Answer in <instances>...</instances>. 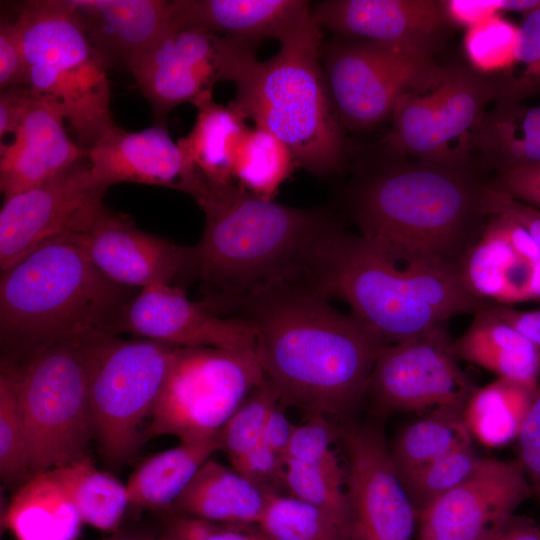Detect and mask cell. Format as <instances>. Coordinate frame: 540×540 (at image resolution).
Returning a JSON list of instances; mask_svg holds the SVG:
<instances>
[{
    "instance_id": "32",
    "label": "cell",
    "mask_w": 540,
    "mask_h": 540,
    "mask_svg": "<svg viewBox=\"0 0 540 540\" xmlns=\"http://www.w3.org/2000/svg\"><path fill=\"white\" fill-rule=\"evenodd\" d=\"M536 388L502 378L476 388L464 410L472 437L488 447H500L516 439Z\"/></svg>"
},
{
    "instance_id": "24",
    "label": "cell",
    "mask_w": 540,
    "mask_h": 540,
    "mask_svg": "<svg viewBox=\"0 0 540 540\" xmlns=\"http://www.w3.org/2000/svg\"><path fill=\"white\" fill-rule=\"evenodd\" d=\"M109 68L125 65L170 33L172 1L69 0Z\"/></svg>"
},
{
    "instance_id": "3",
    "label": "cell",
    "mask_w": 540,
    "mask_h": 540,
    "mask_svg": "<svg viewBox=\"0 0 540 540\" xmlns=\"http://www.w3.org/2000/svg\"><path fill=\"white\" fill-rule=\"evenodd\" d=\"M191 197L204 212L205 227L191 246L190 277L213 289L203 304L214 313L303 280L320 242L338 226L324 210L282 205L235 184L201 178Z\"/></svg>"
},
{
    "instance_id": "13",
    "label": "cell",
    "mask_w": 540,
    "mask_h": 540,
    "mask_svg": "<svg viewBox=\"0 0 540 540\" xmlns=\"http://www.w3.org/2000/svg\"><path fill=\"white\" fill-rule=\"evenodd\" d=\"M257 45L198 28L174 29L132 56L126 67L155 116L164 121L176 106L193 103L216 83H233L256 59Z\"/></svg>"
},
{
    "instance_id": "54",
    "label": "cell",
    "mask_w": 540,
    "mask_h": 540,
    "mask_svg": "<svg viewBox=\"0 0 540 540\" xmlns=\"http://www.w3.org/2000/svg\"><path fill=\"white\" fill-rule=\"evenodd\" d=\"M104 540H151V539H144V538L133 537V536H128V535H115Z\"/></svg>"
},
{
    "instance_id": "34",
    "label": "cell",
    "mask_w": 540,
    "mask_h": 540,
    "mask_svg": "<svg viewBox=\"0 0 540 540\" xmlns=\"http://www.w3.org/2000/svg\"><path fill=\"white\" fill-rule=\"evenodd\" d=\"M297 163L291 151L270 132L254 126L241 139L233 164L237 185L252 195L274 200Z\"/></svg>"
},
{
    "instance_id": "44",
    "label": "cell",
    "mask_w": 540,
    "mask_h": 540,
    "mask_svg": "<svg viewBox=\"0 0 540 540\" xmlns=\"http://www.w3.org/2000/svg\"><path fill=\"white\" fill-rule=\"evenodd\" d=\"M250 526H224L177 515L170 519V538L174 540H273Z\"/></svg>"
},
{
    "instance_id": "19",
    "label": "cell",
    "mask_w": 540,
    "mask_h": 540,
    "mask_svg": "<svg viewBox=\"0 0 540 540\" xmlns=\"http://www.w3.org/2000/svg\"><path fill=\"white\" fill-rule=\"evenodd\" d=\"M83 236L94 266L119 285L141 290L190 277L191 246L144 232L105 205Z\"/></svg>"
},
{
    "instance_id": "52",
    "label": "cell",
    "mask_w": 540,
    "mask_h": 540,
    "mask_svg": "<svg viewBox=\"0 0 540 540\" xmlns=\"http://www.w3.org/2000/svg\"><path fill=\"white\" fill-rule=\"evenodd\" d=\"M478 540H540V522L513 514Z\"/></svg>"
},
{
    "instance_id": "14",
    "label": "cell",
    "mask_w": 540,
    "mask_h": 540,
    "mask_svg": "<svg viewBox=\"0 0 540 540\" xmlns=\"http://www.w3.org/2000/svg\"><path fill=\"white\" fill-rule=\"evenodd\" d=\"M448 322L386 345L371 372L365 399L379 414L455 410L464 413L476 389L461 369Z\"/></svg>"
},
{
    "instance_id": "21",
    "label": "cell",
    "mask_w": 540,
    "mask_h": 540,
    "mask_svg": "<svg viewBox=\"0 0 540 540\" xmlns=\"http://www.w3.org/2000/svg\"><path fill=\"white\" fill-rule=\"evenodd\" d=\"M87 162L105 189L132 182L190 194L198 178L162 125L141 131L116 126L88 149Z\"/></svg>"
},
{
    "instance_id": "7",
    "label": "cell",
    "mask_w": 540,
    "mask_h": 540,
    "mask_svg": "<svg viewBox=\"0 0 540 540\" xmlns=\"http://www.w3.org/2000/svg\"><path fill=\"white\" fill-rule=\"evenodd\" d=\"M26 61V86L52 104L92 147L114 129L108 65L69 0L22 2L14 19Z\"/></svg>"
},
{
    "instance_id": "29",
    "label": "cell",
    "mask_w": 540,
    "mask_h": 540,
    "mask_svg": "<svg viewBox=\"0 0 540 540\" xmlns=\"http://www.w3.org/2000/svg\"><path fill=\"white\" fill-rule=\"evenodd\" d=\"M474 152L497 174L540 163V105L493 103L475 134Z\"/></svg>"
},
{
    "instance_id": "41",
    "label": "cell",
    "mask_w": 540,
    "mask_h": 540,
    "mask_svg": "<svg viewBox=\"0 0 540 540\" xmlns=\"http://www.w3.org/2000/svg\"><path fill=\"white\" fill-rule=\"evenodd\" d=\"M279 402L276 391L265 379L234 412L220 431L221 450L230 462L262 442L267 417Z\"/></svg>"
},
{
    "instance_id": "28",
    "label": "cell",
    "mask_w": 540,
    "mask_h": 540,
    "mask_svg": "<svg viewBox=\"0 0 540 540\" xmlns=\"http://www.w3.org/2000/svg\"><path fill=\"white\" fill-rule=\"evenodd\" d=\"M16 540H77L83 523L53 470L21 484L3 517Z\"/></svg>"
},
{
    "instance_id": "39",
    "label": "cell",
    "mask_w": 540,
    "mask_h": 540,
    "mask_svg": "<svg viewBox=\"0 0 540 540\" xmlns=\"http://www.w3.org/2000/svg\"><path fill=\"white\" fill-rule=\"evenodd\" d=\"M495 77V102H524L540 97V7L522 17L515 62Z\"/></svg>"
},
{
    "instance_id": "26",
    "label": "cell",
    "mask_w": 540,
    "mask_h": 540,
    "mask_svg": "<svg viewBox=\"0 0 540 540\" xmlns=\"http://www.w3.org/2000/svg\"><path fill=\"white\" fill-rule=\"evenodd\" d=\"M266 493L219 462L208 459L172 508L188 516L224 526L256 525Z\"/></svg>"
},
{
    "instance_id": "15",
    "label": "cell",
    "mask_w": 540,
    "mask_h": 540,
    "mask_svg": "<svg viewBox=\"0 0 540 540\" xmlns=\"http://www.w3.org/2000/svg\"><path fill=\"white\" fill-rule=\"evenodd\" d=\"M348 463L350 540H411L417 515L379 426H338Z\"/></svg>"
},
{
    "instance_id": "18",
    "label": "cell",
    "mask_w": 540,
    "mask_h": 540,
    "mask_svg": "<svg viewBox=\"0 0 540 540\" xmlns=\"http://www.w3.org/2000/svg\"><path fill=\"white\" fill-rule=\"evenodd\" d=\"M121 333L178 347L255 348L254 332L245 321L215 314L177 285L141 289L122 312L117 335Z\"/></svg>"
},
{
    "instance_id": "12",
    "label": "cell",
    "mask_w": 540,
    "mask_h": 540,
    "mask_svg": "<svg viewBox=\"0 0 540 540\" xmlns=\"http://www.w3.org/2000/svg\"><path fill=\"white\" fill-rule=\"evenodd\" d=\"M323 60L333 110L341 126L352 131L390 118L402 96L433 87L445 72L421 50L347 38L330 45Z\"/></svg>"
},
{
    "instance_id": "47",
    "label": "cell",
    "mask_w": 540,
    "mask_h": 540,
    "mask_svg": "<svg viewBox=\"0 0 540 540\" xmlns=\"http://www.w3.org/2000/svg\"><path fill=\"white\" fill-rule=\"evenodd\" d=\"M493 183L510 197L540 209V163L500 172Z\"/></svg>"
},
{
    "instance_id": "49",
    "label": "cell",
    "mask_w": 540,
    "mask_h": 540,
    "mask_svg": "<svg viewBox=\"0 0 540 540\" xmlns=\"http://www.w3.org/2000/svg\"><path fill=\"white\" fill-rule=\"evenodd\" d=\"M490 208L493 214H505L518 222L540 247V209L518 201L494 184L490 191Z\"/></svg>"
},
{
    "instance_id": "22",
    "label": "cell",
    "mask_w": 540,
    "mask_h": 540,
    "mask_svg": "<svg viewBox=\"0 0 540 540\" xmlns=\"http://www.w3.org/2000/svg\"><path fill=\"white\" fill-rule=\"evenodd\" d=\"M60 112L35 100L10 143H1L0 190L4 199L41 185L87 158L72 141Z\"/></svg>"
},
{
    "instance_id": "1",
    "label": "cell",
    "mask_w": 540,
    "mask_h": 540,
    "mask_svg": "<svg viewBox=\"0 0 540 540\" xmlns=\"http://www.w3.org/2000/svg\"><path fill=\"white\" fill-rule=\"evenodd\" d=\"M329 299L302 280L233 302L218 314L229 313L252 328L265 379L282 405L348 423L388 344Z\"/></svg>"
},
{
    "instance_id": "50",
    "label": "cell",
    "mask_w": 540,
    "mask_h": 540,
    "mask_svg": "<svg viewBox=\"0 0 540 540\" xmlns=\"http://www.w3.org/2000/svg\"><path fill=\"white\" fill-rule=\"evenodd\" d=\"M35 96L27 86H16L0 93V138L14 135L30 110Z\"/></svg>"
},
{
    "instance_id": "17",
    "label": "cell",
    "mask_w": 540,
    "mask_h": 540,
    "mask_svg": "<svg viewBox=\"0 0 540 540\" xmlns=\"http://www.w3.org/2000/svg\"><path fill=\"white\" fill-rule=\"evenodd\" d=\"M531 496L518 461L481 459L465 480L417 515L416 540H478Z\"/></svg>"
},
{
    "instance_id": "31",
    "label": "cell",
    "mask_w": 540,
    "mask_h": 540,
    "mask_svg": "<svg viewBox=\"0 0 540 540\" xmlns=\"http://www.w3.org/2000/svg\"><path fill=\"white\" fill-rule=\"evenodd\" d=\"M472 435L464 413L436 410L404 425L389 445L391 458L402 483L444 455L469 444Z\"/></svg>"
},
{
    "instance_id": "9",
    "label": "cell",
    "mask_w": 540,
    "mask_h": 540,
    "mask_svg": "<svg viewBox=\"0 0 540 540\" xmlns=\"http://www.w3.org/2000/svg\"><path fill=\"white\" fill-rule=\"evenodd\" d=\"M87 334L56 342L16 367L31 476L85 456L93 436Z\"/></svg>"
},
{
    "instance_id": "23",
    "label": "cell",
    "mask_w": 540,
    "mask_h": 540,
    "mask_svg": "<svg viewBox=\"0 0 540 540\" xmlns=\"http://www.w3.org/2000/svg\"><path fill=\"white\" fill-rule=\"evenodd\" d=\"M174 29L198 28L259 43L283 42L318 25L303 0H174Z\"/></svg>"
},
{
    "instance_id": "43",
    "label": "cell",
    "mask_w": 540,
    "mask_h": 540,
    "mask_svg": "<svg viewBox=\"0 0 540 540\" xmlns=\"http://www.w3.org/2000/svg\"><path fill=\"white\" fill-rule=\"evenodd\" d=\"M232 469L264 493H279L284 485L285 461L262 440L260 444L231 462Z\"/></svg>"
},
{
    "instance_id": "42",
    "label": "cell",
    "mask_w": 540,
    "mask_h": 540,
    "mask_svg": "<svg viewBox=\"0 0 540 540\" xmlns=\"http://www.w3.org/2000/svg\"><path fill=\"white\" fill-rule=\"evenodd\" d=\"M336 439L338 426L325 416L312 415L307 422L294 426L285 462H305L321 458L332 451V444Z\"/></svg>"
},
{
    "instance_id": "40",
    "label": "cell",
    "mask_w": 540,
    "mask_h": 540,
    "mask_svg": "<svg viewBox=\"0 0 540 540\" xmlns=\"http://www.w3.org/2000/svg\"><path fill=\"white\" fill-rule=\"evenodd\" d=\"M481 459L469 444L431 462L405 480L403 485L416 515L465 480Z\"/></svg>"
},
{
    "instance_id": "55",
    "label": "cell",
    "mask_w": 540,
    "mask_h": 540,
    "mask_svg": "<svg viewBox=\"0 0 540 540\" xmlns=\"http://www.w3.org/2000/svg\"><path fill=\"white\" fill-rule=\"evenodd\" d=\"M164 540H174V539H172V538H170V537H169V538H167V539H164Z\"/></svg>"
},
{
    "instance_id": "37",
    "label": "cell",
    "mask_w": 540,
    "mask_h": 540,
    "mask_svg": "<svg viewBox=\"0 0 540 540\" xmlns=\"http://www.w3.org/2000/svg\"><path fill=\"white\" fill-rule=\"evenodd\" d=\"M0 474L6 484L31 477L17 369L5 363L0 370Z\"/></svg>"
},
{
    "instance_id": "4",
    "label": "cell",
    "mask_w": 540,
    "mask_h": 540,
    "mask_svg": "<svg viewBox=\"0 0 540 540\" xmlns=\"http://www.w3.org/2000/svg\"><path fill=\"white\" fill-rule=\"evenodd\" d=\"M139 291L94 266L83 234L44 241L1 271V363L21 367L46 347L91 332L117 335L122 312Z\"/></svg>"
},
{
    "instance_id": "53",
    "label": "cell",
    "mask_w": 540,
    "mask_h": 540,
    "mask_svg": "<svg viewBox=\"0 0 540 540\" xmlns=\"http://www.w3.org/2000/svg\"><path fill=\"white\" fill-rule=\"evenodd\" d=\"M491 309L540 348V309L517 310L492 302Z\"/></svg>"
},
{
    "instance_id": "48",
    "label": "cell",
    "mask_w": 540,
    "mask_h": 540,
    "mask_svg": "<svg viewBox=\"0 0 540 540\" xmlns=\"http://www.w3.org/2000/svg\"><path fill=\"white\" fill-rule=\"evenodd\" d=\"M443 4L451 24L466 30L506 13V0H443Z\"/></svg>"
},
{
    "instance_id": "8",
    "label": "cell",
    "mask_w": 540,
    "mask_h": 540,
    "mask_svg": "<svg viewBox=\"0 0 540 540\" xmlns=\"http://www.w3.org/2000/svg\"><path fill=\"white\" fill-rule=\"evenodd\" d=\"M179 347L106 332L85 336L93 436L114 465L135 452Z\"/></svg>"
},
{
    "instance_id": "46",
    "label": "cell",
    "mask_w": 540,
    "mask_h": 540,
    "mask_svg": "<svg viewBox=\"0 0 540 540\" xmlns=\"http://www.w3.org/2000/svg\"><path fill=\"white\" fill-rule=\"evenodd\" d=\"M26 61L19 31L14 20L0 24V89L26 86Z\"/></svg>"
},
{
    "instance_id": "5",
    "label": "cell",
    "mask_w": 540,
    "mask_h": 540,
    "mask_svg": "<svg viewBox=\"0 0 540 540\" xmlns=\"http://www.w3.org/2000/svg\"><path fill=\"white\" fill-rule=\"evenodd\" d=\"M473 166L397 160L353 192L361 235L460 264L492 216L490 191Z\"/></svg>"
},
{
    "instance_id": "16",
    "label": "cell",
    "mask_w": 540,
    "mask_h": 540,
    "mask_svg": "<svg viewBox=\"0 0 540 540\" xmlns=\"http://www.w3.org/2000/svg\"><path fill=\"white\" fill-rule=\"evenodd\" d=\"M106 190L86 158L41 185L5 198L0 210L1 271L52 237L85 233L104 206Z\"/></svg>"
},
{
    "instance_id": "27",
    "label": "cell",
    "mask_w": 540,
    "mask_h": 540,
    "mask_svg": "<svg viewBox=\"0 0 540 540\" xmlns=\"http://www.w3.org/2000/svg\"><path fill=\"white\" fill-rule=\"evenodd\" d=\"M192 104L197 110L194 126L177 145L196 174L216 184H234V157L250 128L247 118L231 103H216L212 92Z\"/></svg>"
},
{
    "instance_id": "2",
    "label": "cell",
    "mask_w": 540,
    "mask_h": 540,
    "mask_svg": "<svg viewBox=\"0 0 540 540\" xmlns=\"http://www.w3.org/2000/svg\"><path fill=\"white\" fill-rule=\"evenodd\" d=\"M304 281L329 298L345 300L387 344L420 336L490 302L469 292L460 264L339 226L320 242Z\"/></svg>"
},
{
    "instance_id": "36",
    "label": "cell",
    "mask_w": 540,
    "mask_h": 540,
    "mask_svg": "<svg viewBox=\"0 0 540 540\" xmlns=\"http://www.w3.org/2000/svg\"><path fill=\"white\" fill-rule=\"evenodd\" d=\"M257 528L273 540H350L318 507L294 496L266 494Z\"/></svg>"
},
{
    "instance_id": "10",
    "label": "cell",
    "mask_w": 540,
    "mask_h": 540,
    "mask_svg": "<svg viewBox=\"0 0 540 540\" xmlns=\"http://www.w3.org/2000/svg\"><path fill=\"white\" fill-rule=\"evenodd\" d=\"M497 93L495 76L447 65L436 85L398 100L384 143L397 160L472 166L475 134Z\"/></svg>"
},
{
    "instance_id": "38",
    "label": "cell",
    "mask_w": 540,
    "mask_h": 540,
    "mask_svg": "<svg viewBox=\"0 0 540 540\" xmlns=\"http://www.w3.org/2000/svg\"><path fill=\"white\" fill-rule=\"evenodd\" d=\"M519 25L503 15L494 16L466 30L463 49L468 65L489 76L500 75L514 64Z\"/></svg>"
},
{
    "instance_id": "45",
    "label": "cell",
    "mask_w": 540,
    "mask_h": 540,
    "mask_svg": "<svg viewBox=\"0 0 540 540\" xmlns=\"http://www.w3.org/2000/svg\"><path fill=\"white\" fill-rule=\"evenodd\" d=\"M516 439L518 462L530 483L533 496L540 503V382Z\"/></svg>"
},
{
    "instance_id": "6",
    "label": "cell",
    "mask_w": 540,
    "mask_h": 540,
    "mask_svg": "<svg viewBox=\"0 0 540 540\" xmlns=\"http://www.w3.org/2000/svg\"><path fill=\"white\" fill-rule=\"evenodd\" d=\"M321 36L316 25L281 42L270 59H255L233 82L230 103L284 143L297 165L327 175L342 165L345 141L324 80Z\"/></svg>"
},
{
    "instance_id": "30",
    "label": "cell",
    "mask_w": 540,
    "mask_h": 540,
    "mask_svg": "<svg viewBox=\"0 0 540 540\" xmlns=\"http://www.w3.org/2000/svg\"><path fill=\"white\" fill-rule=\"evenodd\" d=\"M221 450L220 432L159 452L143 462L126 484L129 505L171 509L199 468Z\"/></svg>"
},
{
    "instance_id": "11",
    "label": "cell",
    "mask_w": 540,
    "mask_h": 540,
    "mask_svg": "<svg viewBox=\"0 0 540 540\" xmlns=\"http://www.w3.org/2000/svg\"><path fill=\"white\" fill-rule=\"evenodd\" d=\"M265 381L255 348L179 347L151 414L148 437L180 442L218 434Z\"/></svg>"
},
{
    "instance_id": "25",
    "label": "cell",
    "mask_w": 540,
    "mask_h": 540,
    "mask_svg": "<svg viewBox=\"0 0 540 540\" xmlns=\"http://www.w3.org/2000/svg\"><path fill=\"white\" fill-rule=\"evenodd\" d=\"M474 313L467 330L453 343L462 359L529 388H536L540 377V348L490 307Z\"/></svg>"
},
{
    "instance_id": "51",
    "label": "cell",
    "mask_w": 540,
    "mask_h": 540,
    "mask_svg": "<svg viewBox=\"0 0 540 540\" xmlns=\"http://www.w3.org/2000/svg\"><path fill=\"white\" fill-rule=\"evenodd\" d=\"M281 403L270 411L263 430V442L285 461L294 426L286 416Z\"/></svg>"
},
{
    "instance_id": "35",
    "label": "cell",
    "mask_w": 540,
    "mask_h": 540,
    "mask_svg": "<svg viewBox=\"0 0 540 540\" xmlns=\"http://www.w3.org/2000/svg\"><path fill=\"white\" fill-rule=\"evenodd\" d=\"M284 485L290 495L328 514L350 539L351 509L346 476L333 450L316 460L285 462Z\"/></svg>"
},
{
    "instance_id": "33",
    "label": "cell",
    "mask_w": 540,
    "mask_h": 540,
    "mask_svg": "<svg viewBox=\"0 0 540 540\" xmlns=\"http://www.w3.org/2000/svg\"><path fill=\"white\" fill-rule=\"evenodd\" d=\"M67 489L84 523L115 531L129 505L126 485L98 470L89 457L52 469Z\"/></svg>"
},
{
    "instance_id": "20",
    "label": "cell",
    "mask_w": 540,
    "mask_h": 540,
    "mask_svg": "<svg viewBox=\"0 0 540 540\" xmlns=\"http://www.w3.org/2000/svg\"><path fill=\"white\" fill-rule=\"evenodd\" d=\"M321 27L347 39L434 53L453 26L443 0H327L312 8Z\"/></svg>"
}]
</instances>
